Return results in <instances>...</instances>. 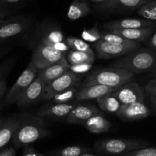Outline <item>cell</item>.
<instances>
[{
    "mask_svg": "<svg viewBox=\"0 0 156 156\" xmlns=\"http://www.w3.org/2000/svg\"><path fill=\"white\" fill-rule=\"evenodd\" d=\"M49 133L43 118L24 113L19 116V124L12 138V143L15 149H19L46 137Z\"/></svg>",
    "mask_w": 156,
    "mask_h": 156,
    "instance_id": "cell-1",
    "label": "cell"
},
{
    "mask_svg": "<svg viewBox=\"0 0 156 156\" xmlns=\"http://www.w3.org/2000/svg\"><path fill=\"white\" fill-rule=\"evenodd\" d=\"M111 66L133 73L150 72L156 67V52L150 48H139L111 63Z\"/></svg>",
    "mask_w": 156,
    "mask_h": 156,
    "instance_id": "cell-2",
    "label": "cell"
},
{
    "mask_svg": "<svg viewBox=\"0 0 156 156\" xmlns=\"http://www.w3.org/2000/svg\"><path fill=\"white\" fill-rule=\"evenodd\" d=\"M134 73L124 69L117 67H99L88 75L84 84H97L117 88L123 84L130 82Z\"/></svg>",
    "mask_w": 156,
    "mask_h": 156,
    "instance_id": "cell-3",
    "label": "cell"
},
{
    "mask_svg": "<svg viewBox=\"0 0 156 156\" xmlns=\"http://www.w3.org/2000/svg\"><path fill=\"white\" fill-rule=\"evenodd\" d=\"M149 146L143 140L134 139H111L98 140L94 142V150L105 155H120L129 151Z\"/></svg>",
    "mask_w": 156,
    "mask_h": 156,
    "instance_id": "cell-4",
    "label": "cell"
},
{
    "mask_svg": "<svg viewBox=\"0 0 156 156\" xmlns=\"http://www.w3.org/2000/svg\"><path fill=\"white\" fill-rule=\"evenodd\" d=\"M37 73L38 70L30 61L27 67L18 76L15 84L8 92L5 97V103L7 105L16 103L20 96L24 93V90L31 84L32 81L37 76Z\"/></svg>",
    "mask_w": 156,
    "mask_h": 156,
    "instance_id": "cell-5",
    "label": "cell"
},
{
    "mask_svg": "<svg viewBox=\"0 0 156 156\" xmlns=\"http://www.w3.org/2000/svg\"><path fill=\"white\" fill-rule=\"evenodd\" d=\"M97 56L99 59H112L126 55L127 54L141 47L140 42L132 44H115L100 40L94 43Z\"/></svg>",
    "mask_w": 156,
    "mask_h": 156,
    "instance_id": "cell-6",
    "label": "cell"
},
{
    "mask_svg": "<svg viewBox=\"0 0 156 156\" xmlns=\"http://www.w3.org/2000/svg\"><path fill=\"white\" fill-rule=\"evenodd\" d=\"M82 76L73 73L69 70L46 86L42 100H50L56 93L71 87L79 86Z\"/></svg>",
    "mask_w": 156,
    "mask_h": 156,
    "instance_id": "cell-7",
    "label": "cell"
},
{
    "mask_svg": "<svg viewBox=\"0 0 156 156\" xmlns=\"http://www.w3.org/2000/svg\"><path fill=\"white\" fill-rule=\"evenodd\" d=\"M64 56L66 54L57 51L50 46L37 44L34 48L30 62L40 70L54 64Z\"/></svg>",
    "mask_w": 156,
    "mask_h": 156,
    "instance_id": "cell-8",
    "label": "cell"
},
{
    "mask_svg": "<svg viewBox=\"0 0 156 156\" xmlns=\"http://www.w3.org/2000/svg\"><path fill=\"white\" fill-rule=\"evenodd\" d=\"M31 23V20L26 17L10 18L3 21L0 26V44L22 35Z\"/></svg>",
    "mask_w": 156,
    "mask_h": 156,
    "instance_id": "cell-9",
    "label": "cell"
},
{
    "mask_svg": "<svg viewBox=\"0 0 156 156\" xmlns=\"http://www.w3.org/2000/svg\"><path fill=\"white\" fill-rule=\"evenodd\" d=\"M112 94L120 101L122 105L143 102L145 94L142 87L136 83H127L116 88Z\"/></svg>",
    "mask_w": 156,
    "mask_h": 156,
    "instance_id": "cell-10",
    "label": "cell"
},
{
    "mask_svg": "<svg viewBox=\"0 0 156 156\" xmlns=\"http://www.w3.org/2000/svg\"><path fill=\"white\" fill-rule=\"evenodd\" d=\"M47 84L37 76L20 96L16 104L19 107H27L42 100Z\"/></svg>",
    "mask_w": 156,
    "mask_h": 156,
    "instance_id": "cell-11",
    "label": "cell"
},
{
    "mask_svg": "<svg viewBox=\"0 0 156 156\" xmlns=\"http://www.w3.org/2000/svg\"><path fill=\"white\" fill-rule=\"evenodd\" d=\"M117 115L123 120L136 121L148 117L150 115V110L143 102H136L121 105Z\"/></svg>",
    "mask_w": 156,
    "mask_h": 156,
    "instance_id": "cell-12",
    "label": "cell"
},
{
    "mask_svg": "<svg viewBox=\"0 0 156 156\" xmlns=\"http://www.w3.org/2000/svg\"><path fill=\"white\" fill-rule=\"evenodd\" d=\"M79 103V102H78ZM78 103H52L44 106L37 113L40 117L51 119H66L70 112Z\"/></svg>",
    "mask_w": 156,
    "mask_h": 156,
    "instance_id": "cell-13",
    "label": "cell"
},
{
    "mask_svg": "<svg viewBox=\"0 0 156 156\" xmlns=\"http://www.w3.org/2000/svg\"><path fill=\"white\" fill-rule=\"evenodd\" d=\"M115 89L97 84H83L82 87L78 89L76 100L78 102H82L90 99H97L98 98L112 93Z\"/></svg>",
    "mask_w": 156,
    "mask_h": 156,
    "instance_id": "cell-14",
    "label": "cell"
},
{
    "mask_svg": "<svg viewBox=\"0 0 156 156\" xmlns=\"http://www.w3.org/2000/svg\"><path fill=\"white\" fill-rule=\"evenodd\" d=\"M98 113H101V111L94 106L78 103L68 115L66 122L69 124L82 125L87 119Z\"/></svg>",
    "mask_w": 156,
    "mask_h": 156,
    "instance_id": "cell-15",
    "label": "cell"
},
{
    "mask_svg": "<svg viewBox=\"0 0 156 156\" xmlns=\"http://www.w3.org/2000/svg\"><path fill=\"white\" fill-rule=\"evenodd\" d=\"M70 65L68 63L66 57H62L60 60L54 64L42 70H38L37 76L47 84L52 82L55 79L58 78L69 70Z\"/></svg>",
    "mask_w": 156,
    "mask_h": 156,
    "instance_id": "cell-16",
    "label": "cell"
},
{
    "mask_svg": "<svg viewBox=\"0 0 156 156\" xmlns=\"http://www.w3.org/2000/svg\"><path fill=\"white\" fill-rule=\"evenodd\" d=\"M156 21L145 18H123L110 21L105 24L108 31L114 29L141 28H155Z\"/></svg>",
    "mask_w": 156,
    "mask_h": 156,
    "instance_id": "cell-17",
    "label": "cell"
},
{
    "mask_svg": "<svg viewBox=\"0 0 156 156\" xmlns=\"http://www.w3.org/2000/svg\"><path fill=\"white\" fill-rule=\"evenodd\" d=\"M155 31V28H141L114 29L109 32H114L126 39L133 41H146L152 36Z\"/></svg>",
    "mask_w": 156,
    "mask_h": 156,
    "instance_id": "cell-18",
    "label": "cell"
},
{
    "mask_svg": "<svg viewBox=\"0 0 156 156\" xmlns=\"http://www.w3.org/2000/svg\"><path fill=\"white\" fill-rule=\"evenodd\" d=\"M19 124V116H10L5 119L0 125V150L4 148L11 140Z\"/></svg>",
    "mask_w": 156,
    "mask_h": 156,
    "instance_id": "cell-19",
    "label": "cell"
},
{
    "mask_svg": "<svg viewBox=\"0 0 156 156\" xmlns=\"http://www.w3.org/2000/svg\"><path fill=\"white\" fill-rule=\"evenodd\" d=\"M82 125H83L88 131L94 134L107 132L110 131L111 124L108 119L105 117L101 113L95 114L87 119Z\"/></svg>",
    "mask_w": 156,
    "mask_h": 156,
    "instance_id": "cell-20",
    "label": "cell"
},
{
    "mask_svg": "<svg viewBox=\"0 0 156 156\" xmlns=\"http://www.w3.org/2000/svg\"><path fill=\"white\" fill-rule=\"evenodd\" d=\"M150 0H106L101 8L105 10H135Z\"/></svg>",
    "mask_w": 156,
    "mask_h": 156,
    "instance_id": "cell-21",
    "label": "cell"
},
{
    "mask_svg": "<svg viewBox=\"0 0 156 156\" xmlns=\"http://www.w3.org/2000/svg\"><path fill=\"white\" fill-rule=\"evenodd\" d=\"M96 102L102 111L109 113H116V114L122 105L120 101L112 94V93L98 98Z\"/></svg>",
    "mask_w": 156,
    "mask_h": 156,
    "instance_id": "cell-22",
    "label": "cell"
},
{
    "mask_svg": "<svg viewBox=\"0 0 156 156\" xmlns=\"http://www.w3.org/2000/svg\"><path fill=\"white\" fill-rule=\"evenodd\" d=\"M90 11V7L86 2L81 0H74L69 6L67 17L71 21H76L86 16Z\"/></svg>",
    "mask_w": 156,
    "mask_h": 156,
    "instance_id": "cell-23",
    "label": "cell"
},
{
    "mask_svg": "<svg viewBox=\"0 0 156 156\" xmlns=\"http://www.w3.org/2000/svg\"><path fill=\"white\" fill-rule=\"evenodd\" d=\"M64 40L65 38H64V35L62 31L58 28L53 27L45 29L43 33H41L39 42L37 44L50 46L55 43L64 41Z\"/></svg>",
    "mask_w": 156,
    "mask_h": 156,
    "instance_id": "cell-24",
    "label": "cell"
},
{
    "mask_svg": "<svg viewBox=\"0 0 156 156\" xmlns=\"http://www.w3.org/2000/svg\"><path fill=\"white\" fill-rule=\"evenodd\" d=\"M66 59L67 60L70 66L85 64V63L93 64L95 61V54H91L86 53V52L71 50L67 54Z\"/></svg>",
    "mask_w": 156,
    "mask_h": 156,
    "instance_id": "cell-25",
    "label": "cell"
},
{
    "mask_svg": "<svg viewBox=\"0 0 156 156\" xmlns=\"http://www.w3.org/2000/svg\"><path fill=\"white\" fill-rule=\"evenodd\" d=\"M87 152H91V149L81 145H71L49 151L47 156H80Z\"/></svg>",
    "mask_w": 156,
    "mask_h": 156,
    "instance_id": "cell-26",
    "label": "cell"
},
{
    "mask_svg": "<svg viewBox=\"0 0 156 156\" xmlns=\"http://www.w3.org/2000/svg\"><path fill=\"white\" fill-rule=\"evenodd\" d=\"M78 89H79V86H76V87H73L66 90H63V91L54 95L50 100L53 101V103H68V102H72V101L76 99Z\"/></svg>",
    "mask_w": 156,
    "mask_h": 156,
    "instance_id": "cell-27",
    "label": "cell"
},
{
    "mask_svg": "<svg viewBox=\"0 0 156 156\" xmlns=\"http://www.w3.org/2000/svg\"><path fill=\"white\" fill-rule=\"evenodd\" d=\"M66 43L68 44L70 49L78 51L86 52V53L94 54V50L91 47V46L82 39L75 38V37H67L66 38Z\"/></svg>",
    "mask_w": 156,
    "mask_h": 156,
    "instance_id": "cell-28",
    "label": "cell"
},
{
    "mask_svg": "<svg viewBox=\"0 0 156 156\" xmlns=\"http://www.w3.org/2000/svg\"><path fill=\"white\" fill-rule=\"evenodd\" d=\"M139 15L143 18L156 21V0H150L139 8Z\"/></svg>",
    "mask_w": 156,
    "mask_h": 156,
    "instance_id": "cell-29",
    "label": "cell"
},
{
    "mask_svg": "<svg viewBox=\"0 0 156 156\" xmlns=\"http://www.w3.org/2000/svg\"><path fill=\"white\" fill-rule=\"evenodd\" d=\"M101 40L104 41H106V42L115 44H132L137 42V41H129V40L126 39V38L117 35V34L109 32V31L101 33Z\"/></svg>",
    "mask_w": 156,
    "mask_h": 156,
    "instance_id": "cell-30",
    "label": "cell"
},
{
    "mask_svg": "<svg viewBox=\"0 0 156 156\" xmlns=\"http://www.w3.org/2000/svg\"><path fill=\"white\" fill-rule=\"evenodd\" d=\"M101 33L99 31L97 24L91 28H85L82 32V38L86 42L95 43L100 41Z\"/></svg>",
    "mask_w": 156,
    "mask_h": 156,
    "instance_id": "cell-31",
    "label": "cell"
},
{
    "mask_svg": "<svg viewBox=\"0 0 156 156\" xmlns=\"http://www.w3.org/2000/svg\"><path fill=\"white\" fill-rule=\"evenodd\" d=\"M16 61L15 57H12L0 64V81L7 78Z\"/></svg>",
    "mask_w": 156,
    "mask_h": 156,
    "instance_id": "cell-32",
    "label": "cell"
},
{
    "mask_svg": "<svg viewBox=\"0 0 156 156\" xmlns=\"http://www.w3.org/2000/svg\"><path fill=\"white\" fill-rule=\"evenodd\" d=\"M117 156H156V147H145Z\"/></svg>",
    "mask_w": 156,
    "mask_h": 156,
    "instance_id": "cell-33",
    "label": "cell"
},
{
    "mask_svg": "<svg viewBox=\"0 0 156 156\" xmlns=\"http://www.w3.org/2000/svg\"><path fill=\"white\" fill-rule=\"evenodd\" d=\"M93 64H89V63H85V64H76V65L70 66L69 70L73 73H76V74L81 75V73H86L88 72L92 67Z\"/></svg>",
    "mask_w": 156,
    "mask_h": 156,
    "instance_id": "cell-34",
    "label": "cell"
},
{
    "mask_svg": "<svg viewBox=\"0 0 156 156\" xmlns=\"http://www.w3.org/2000/svg\"><path fill=\"white\" fill-rule=\"evenodd\" d=\"M24 0H0V15L5 16V12L7 8L18 4Z\"/></svg>",
    "mask_w": 156,
    "mask_h": 156,
    "instance_id": "cell-35",
    "label": "cell"
},
{
    "mask_svg": "<svg viewBox=\"0 0 156 156\" xmlns=\"http://www.w3.org/2000/svg\"><path fill=\"white\" fill-rule=\"evenodd\" d=\"M145 89L149 96L156 97V78L150 80L146 85Z\"/></svg>",
    "mask_w": 156,
    "mask_h": 156,
    "instance_id": "cell-36",
    "label": "cell"
},
{
    "mask_svg": "<svg viewBox=\"0 0 156 156\" xmlns=\"http://www.w3.org/2000/svg\"><path fill=\"white\" fill-rule=\"evenodd\" d=\"M50 46L53 47V49H55L56 50H57V51L62 52V53L64 54H66V52H67L70 49L69 47L68 46V44L66 43V41H61V42L55 43V44H51V45Z\"/></svg>",
    "mask_w": 156,
    "mask_h": 156,
    "instance_id": "cell-37",
    "label": "cell"
},
{
    "mask_svg": "<svg viewBox=\"0 0 156 156\" xmlns=\"http://www.w3.org/2000/svg\"><path fill=\"white\" fill-rule=\"evenodd\" d=\"M22 156H46L44 154H41L39 151L35 150L33 147L26 146L24 147V152H23Z\"/></svg>",
    "mask_w": 156,
    "mask_h": 156,
    "instance_id": "cell-38",
    "label": "cell"
},
{
    "mask_svg": "<svg viewBox=\"0 0 156 156\" xmlns=\"http://www.w3.org/2000/svg\"><path fill=\"white\" fill-rule=\"evenodd\" d=\"M16 149L15 148H6L0 151V156H15Z\"/></svg>",
    "mask_w": 156,
    "mask_h": 156,
    "instance_id": "cell-39",
    "label": "cell"
},
{
    "mask_svg": "<svg viewBox=\"0 0 156 156\" xmlns=\"http://www.w3.org/2000/svg\"><path fill=\"white\" fill-rule=\"evenodd\" d=\"M148 41V46L150 47V49L153 50H156V32L155 31L154 33L152 34V36L147 40Z\"/></svg>",
    "mask_w": 156,
    "mask_h": 156,
    "instance_id": "cell-40",
    "label": "cell"
},
{
    "mask_svg": "<svg viewBox=\"0 0 156 156\" xmlns=\"http://www.w3.org/2000/svg\"><path fill=\"white\" fill-rule=\"evenodd\" d=\"M7 91V84H6V79L0 81V101L3 98Z\"/></svg>",
    "mask_w": 156,
    "mask_h": 156,
    "instance_id": "cell-41",
    "label": "cell"
},
{
    "mask_svg": "<svg viewBox=\"0 0 156 156\" xmlns=\"http://www.w3.org/2000/svg\"><path fill=\"white\" fill-rule=\"evenodd\" d=\"M11 50V47L9 46H6V47H3L2 48H0V59L4 56L5 54L8 53L9 51Z\"/></svg>",
    "mask_w": 156,
    "mask_h": 156,
    "instance_id": "cell-42",
    "label": "cell"
},
{
    "mask_svg": "<svg viewBox=\"0 0 156 156\" xmlns=\"http://www.w3.org/2000/svg\"><path fill=\"white\" fill-rule=\"evenodd\" d=\"M150 100H151V102H152V104L154 105V106L156 108V97H152V96H150Z\"/></svg>",
    "mask_w": 156,
    "mask_h": 156,
    "instance_id": "cell-43",
    "label": "cell"
},
{
    "mask_svg": "<svg viewBox=\"0 0 156 156\" xmlns=\"http://www.w3.org/2000/svg\"><path fill=\"white\" fill-rule=\"evenodd\" d=\"M152 73H151V76H152L153 78H156V67L153 70H152Z\"/></svg>",
    "mask_w": 156,
    "mask_h": 156,
    "instance_id": "cell-44",
    "label": "cell"
},
{
    "mask_svg": "<svg viewBox=\"0 0 156 156\" xmlns=\"http://www.w3.org/2000/svg\"><path fill=\"white\" fill-rule=\"evenodd\" d=\"M80 156H96V155H94V154H91V153L90 152H87V153H85V154H82V155Z\"/></svg>",
    "mask_w": 156,
    "mask_h": 156,
    "instance_id": "cell-45",
    "label": "cell"
},
{
    "mask_svg": "<svg viewBox=\"0 0 156 156\" xmlns=\"http://www.w3.org/2000/svg\"><path fill=\"white\" fill-rule=\"evenodd\" d=\"M2 18H3V16H2V15H0V26H1V24H2V23H3V21H4V20L2 19Z\"/></svg>",
    "mask_w": 156,
    "mask_h": 156,
    "instance_id": "cell-46",
    "label": "cell"
},
{
    "mask_svg": "<svg viewBox=\"0 0 156 156\" xmlns=\"http://www.w3.org/2000/svg\"><path fill=\"white\" fill-rule=\"evenodd\" d=\"M92 2H105L106 0H91Z\"/></svg>",
    "mask_w": 156,
    "mask_h": 156,
    "instance_id": "cell-47",
    "label": "cell"
},
{
    "mask_svg": "<svg viewBox=\"0 0 156 156\" xmlns=\"http://www.w3.org/2000/svg\"><path fill=\"white\" fill-rule=\"evenodd\" d=\"M4 118H2V117H0V125H1V124L3 122V121H4Z\"/></svg>",
    "mask_w": 156,
    "mask_h": 156,
    "instance_id": "cell-48",
    "label": "cell"
}]
</instances>
